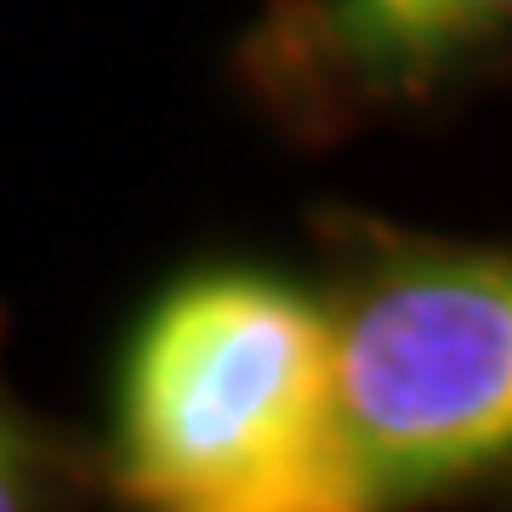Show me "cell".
<instances>
[{
	"label": "cell",
	"mask_w": 512,
	"mask_h": 512,
	"mask_svg": "<svg viewBox=\"0 0 512 512\" xmlns=\"http://www.w3.org/2000/svg\"><path fill=\"white\" fill-rule=\"evenodd\" d=\"M336 427L330 313L268 274H205L137 336L120 393V495L188 512L279 473Z\"/></svg>",
	"instance_id": "obj_1"
},
{
	"label": "cell",
	"mask_w": 512,
	"mask_h": 512,
	"mask_svg": "<svg viewBox=\"0 0 512 512\" xmlns=\"http://www.w3.org/2000/svg\"><path fill=\"white\" fill-rule=\"evenodd\" d=\"M330 404L382 507L512 467V251H410L330 319Z\"/></svg>",
	"instance_id": "obj_2"
},
{
	"label": "cell",
	"mask_w": 512,
	"mask_h": 512,
	"mask_svg": "<svg viewBox=\"0 0 512 512\" xmlns=\"http://www.w3.org/2000/svg\"><path fill=\"white\" fill-rule=\"evenodd\" d=\"M512 40V0H268L234 69L296 137H336L439 92Z\"/></svg>",
	"instance_id": "obj_3"
},
{
	"label": "cell",
	"mask_w": 512,
	"mask_h": 512,
	"mask_svg": "<svg viewBox=\"0 0 512 512\" xmlns=\"http://www.w3.org/2000/svg\"><path fill=\"white\" fill-rule=\"evenodd\" d=\"M188 512H387V507L376 495V484H370L365 456L353 450V439L336 421L325 439L308 444L279 473L256 478V484L222 495V501L188 507Z\"/></svg>",
	"instance_id": "obj_4"
},
{
	"label": "cell",
	"mask_w": 512,
	"mask_h": 512,
	"mask_svg": "<svg viewBox=\"0 0 512 512\" xmlns=\"http://www.w3.org/2000/svg\"><path fill=\"white\" fill-rule=\"evenodd\" d=\"M0 512H63V456L0 382Z\"/></svg>",
	"instance_id": "obj_5"
}]
</instances>
